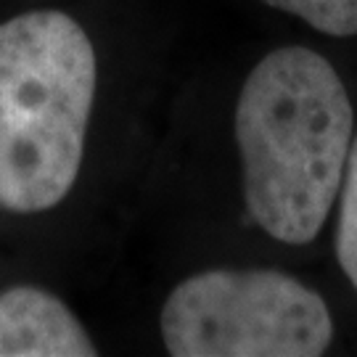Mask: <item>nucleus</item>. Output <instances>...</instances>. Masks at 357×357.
Returning a JSON list of instances; mask_svg holds the SVG:
<instances>
[{"label": "nucleus", "instance_id": "1", "mask_svg": "<svg viewBox=\"0 0 357 357\" xmlns=\"http://www.w3.org/2000/svg\"><path fill=\"white\" fill-rule=\"evenodd\" d=\"M352 101L320 53L289 45L249 72L236 103L243 199L275 241L318 238L344 180Z\"/></svg>", "mask_w": 357, "mask_h": 357}, {"label": "nucleus", "instance_id": "2", "mask_svg": "<svg viewBox=\"0 0 357 357\" xmlns=\"http://www.w3.org/2000/svg\"><path fill=\"white\" fill-rule=\"evenodd\" d=\"M96 98V51L61 11L0 24V206L35 215L72 191Z\"/></svg>", "mask_w": 357, "mask_h": 357}, {"label": "nucleus", "instance_id": "3", "mask_svg": "<svg viewBox=\"0 0 357 357\" xmlns=\"http://www.w3.org/2000/svg\"><path fill=\"white\" fill-rule=\"evenodd\" d=\"M175 357H318L333 342L326 299L278 270H206L180 281L162 307Z\"/></svg>", "mask_w": 357, "mask_h": 357}, {"label": "nucleus", "instance_id": "4", "mask_svg": "<svg viewBox=\"0 0 357 357\" xmlns=\"http://www.w3.org/2000/svg\"><path fill=\"white\" fill-rule=\"evenodd\" d=\"M82 323L53 294L13 286L0 294V357H93Z\"/></svg>", "mask_w": 357, "mask_h": 357}, {"label": "nucleus", "instance_id": "5", "mask_svg": "<svg viewBox=\"0 0 357 357\" xmlns=\"http://www.w3.org/2000/svg\"><path fill=\"white\" fill-rule=\"evenodd\" d=\"M270 8L294 13L331 38L357 35V0H262Z\"/></svg>", "mask_w": 357, "mask_h": 357}, {"label": "nucleus", "instance_id": "6", "mask_svg": "<svg viewBox=\"0 0 357 357\" xmlns=\"http://www.w3.org/2000/svg\"><path fill=\"white\" fill-rule=\"evenodd\" d=\"M336 257L349 283L357 289V135L352 138L342 188H339V225Z\"/></svg>", "mask_w": 357, "mask_h": 357}]
</instances>
